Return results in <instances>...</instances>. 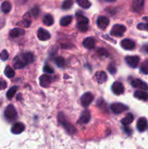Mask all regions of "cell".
<instances>
[{
  "mask_svg": "<svg viewBox=\"0 0 148 149\" xmlns=\"http://www.w3.org/2000/svg\"><path fill=\"white\" fill-rule=\"evenodd\" d=\"M58 121H59V124L62 125V126L65 128V130L68 132H69L70 134H74L76 132V129L68 121H67V119H65V116H64L63 113H59L58 114L57 116Z\"/></svg>",
  "mask_w": 148,
  "mask_h": 149,
  "instance_id": "6da1fadb",
  "label": "cell"
},
{
  "mask_svg": "<svg viewBox=\"0 0 148 149\" xmlns=\"http://www.w3.org/2000/svg\"><path fill=\"white\" fill-rule=\"evenodd\" d=\"M4 116L10 122L15 120L17 119V111L12 105H9L4 110Z\"/></svg>",
  "mask_w": 148,
  "mask_h": 149,
  "instance_id": "7a4b0ae2",
  "label": "cell"
},
{
  "mask_svg": "<svg viewBox=\"0 0 148 149\" xmlns=\"http://www.w3.org/2000/svg\"><path fill=\"white\" fill-rule=\"evenodd\" d=\"M126 31V28L124 25L115 24L112 28L110 31V34L114 36H123Z\"/></svg>",
  "mask_w": 148,
  "mask_h": 149,
  "instance_id": "3957f363",
  "label": "cell"
},
{
  "mask_svg": "<svg viewBox=\"0 0 148 149\" xmlns=\"http://www.w3.org/2000/svg\"><path fill=\"white\" fill-rule=\"evenodd\" d=\"M110 109H111L112 111L114 113H115V114L121 113L129 109H128V106H126V105L123 104V103H113V104L111 105V106H110Z\"/></svg>",
  "mask_w": 148,
  "mask_h": 149,
  "instance_id": "277c9868",
  "label": "cell"
},
{
  "mask_svg": "<svg viewBox=\"0 0 148 149\" xmlns=\"http://www.w3.org/2000/svg\"><path fill=\"white\" fill-rule=\"evenodd\" d=\"M94 100V95L91 93H86L81 97V103L84 107H88Z\"/></svg>",
  "mask_w": 148,
  "mask_h": 149,
  "instance_id": "5b68a950",
  "label": "cell"
},
{
  "mask_svg": "<svg viewBox=\"0 0 148 149\" xmlns=\"http://www.w3.org/2000/svg\"><path fill=\"white\" fill-rule=\"evenodd\" d=\"M131 84L132 87H135V88L140 89V90H148V84L146 82L143 81L142 80L139 79H135L131 81Z\"/></svg>",
  "mask_w": 148,
  "mask_h": 149,
  "instance_id": "8992f818",
  "label": "cell"
},
{
  "mask_svg": "<svg viewBox=\"0 0 148 149\" xmlns=\"http://www.w3.org/2000/svg\"><path fill=\"white\" fill-rule=\"evenodd\" d=\"M90 119H91V113H90L89 111L84 110V111L81 113V116H80L79 119H78L77 123L78 125H85L89 122Z\"/></svg>",
  "mask_w": 148,
  "mask_h": 149,
  "instance_id": "52a82bcc",
  "label": "cell"
},
{
  "mask_svg": "<svg viewBox=\"0 0 148 149\" xmlns=\"http://www.w3.org/2000/svg\"><path fill=\"white\" fill-rule=\"evenodd\" d=\"M126 63L131 68H135L138 66L139 63V58L138 56H126L125 58Z\"/></svg>",
  "mask_w": 148,
  "mask_h": 149,
  "instance_id": "ba28073f",
  "label": "cell"
},
{
  "mask_svg": "<svg viewBox=\"0 0 148 149\" xmlns=\"http://www.w3.org/2000/svg\"><path fill=\"white\" fill-rule=\"evenodd\" d=\"M52 77L47 74H43L39 77V84L42 87H49L52 83Z\"/></svg>",
  "mask_w": 148,
  "mask_h": 149,
  "instance_id": "9c48e42d",
  "label": "cell"
},
{
  "mask_svg": "<svg viewBox=\"0 0 148 149\" xmlns=\"http://www.w3.org/2000/svg\"><path fill=\"white\" fill-rule=\"evenodd\" d=\"M111 88L113 93L117 95L123 94V92H124V87H123V84L120 83V81H115L112 85Z\"/></svg>",
  "mask_w": 148,
  "mask_h": 149,
  "instance_id": "30bf717a",
  "label": "cell"
},
{
  "mask_svg": "<svg viewBox=\"0 0 148 149\" xmlns=\"http://www.w3.org/2000/svg\"><path fill=\"white\" fill-rule=\"evenodd\" d=\"M13 66H14L15 68L16 69H21V68H23L27 63L25 62L24 60L23 59V58L20 56H17L14 58L13 60Z\"/></svg>",
  "mask_w": 148,
  "mask_h": 149,
  "instance_id": "8fae6325",
  "label": "cell"
},
{
  "mask_svg": "<svg viewBox=\"0 0 148 149\" xmlns=\"http://www.w3.org/2000/svg\"><path fill=\"white\" fill-rule=\"evenodd\" d=\"M120 45H121L122 48L126 49V50H132L134 49L135 46H136L134 42L129 39H123L120 42Z\"/></svg>",
  "mask_w": 148,
  "mask_h": 149,
  "instance_id": "7c38bea8",
  "label": "cell"
},
{
  "mask_svg": "<svg viewBox=\"0 0 148 149\" xmlns=\"http://www.w3.org/2000/svg\"><path fill=\"white\" fill-rule=\"evenodd\" d=\"M37 37L41 41H47L50 39L51 35L48 31L45 30V29H42V28H40L38 30Z\"/></svg>",
  "mask_w": 148,
  "mask_h": 149,
  "instance_id": "4fadbf2b",
  "label": "cell"
},
{
  "mask_svg": "<svg viewBox=\"0 0 148 149\" xmlns=\"http://www.w3.org/2000/svg\"><path fill=\"white\" fill-rule=\"evenodd\" d=\"M24 130L25 125L24 124L21 123V122H17V123H15L13 125L11 129L12 133L15 134V135H19V134L22 133Z\"/></svg>",
  "mask_w": 148,
  "mask_h": 149,
  "instance_id": "5bb4252c",
  "label": "cell"
},
{
  "mask_svg": "<svg viewBox=\"0 0 148 149\" xmlns=\"http://www.w3.org/2000/svg\"><path fill=\"white\" fill-rule=\"evenodd\" d=\"M145 0H133L132 3V10L133 12L139 13L143 10Z\"/></svg>",
  "mask_w": 148,
  "mask_h": 149,
  "instance_id": "9a60e30c",
  "label": "cell"
},
{
  "mask_svg": "<svg viewBox=\"0 0 148 149\" xmlns=\"http://www.w3.org/2000/svg\"><path fill=\"white\" fill-rule=\"evenodd\" d=\"M109 19L104 16H100L97 18V24L100 29H104L109 25Z\"/></svg>",
  "mask_w": 148,
  "mask_h": 149,
  "instance_id": "2e32d148",
  "label": "cell"
},
{
  "mask_svg": "<svg viewBox=\"0 0 148 149\" xmlns=\"http://www.w3.org/2000/svg\"><path fill=\"white\" fill-rule=\"evenodd\" d=\"M136 128L139 132H144L147 128V121L145 118H139L136 124Z\"/></svg>",
  "mask_w": 148,
  "mask_h": 149,
  "instance_id": "e0dca14e",
  "label": "cell"
},
{
  "mask_svg": "<svg viewBox=\"0 0 148 149\" xmlns=\"http://www.w3.org/2000/svg\"><path fill=\"white\" fill-rule=\"evenodd\" d=\"M83 45L88 49H91L95 47V39L93 37H87L83 41Z\"/></svg>",
  "mask_w": 148,
  "mask_h": 149,
  "instance_id": "ac0fdd59",
  "label": "cell"
},
{
  "mask_svg": "<svg viewBox=\"0 0 148 149\" xmlns=\"http://www.w3.org/2000/svg\"><path fill=\"white\" fill-rule=\"evenodd\" d=\"M133 95H134V97L136 98L139 99V100H146L148 99V93L143 90L136 91L134 93V94H133Z\"/></svg>",
  "mask_w": 148,
  "mask_h": 149,
  "instance_id": "d6986e66",
  "label": "cell"
},
{
  "mask_svg": "<svg viewBox=\"0 0 148 149\" xmlns=\"http://www.w3.org/2000/svg\"><path fill=\"white\" fill-rule=\"evenodd\" d=\"M95 77L97 82L100 83V84H102V83L105 82L107 79V74L105 72H104V71H99V72H97L95 74Z\"/></svg>",
  "mask_w": 148,
  "mask_h": 149,
  "instance_id": "ffe728a7",
  "label": "cell"
},
{
  "mask_svg": "<svg viewBox=\"0 0 148 149\" xmlns=\"http://www.w3.org/2000/svg\"><path fill=\"white\" fill-rule=\"evenodd\" d=\"M25 34V31L23 29H20V28H15L12 30L10 31V36L12 38H17L19 36H23Z\"/></svg>",
  "mask_w": 148,
  "mask_h": 149,
  "instance_id": "44dd1931",
  "label": "cell"
},
{
  "mask_svg": "<svg viewBox=\"0 0 148 149\" xmlns=\"http://www.w3.org/2000/svg\"><path fill=\"white\" fill-rule=\"evenodd\" d=\"M30 23H31V18H30V13H27L24 15V16L23 17V20L18 24L22 25V26H24L25 28H28L30 26Z\"/></svg>",
  "mask_w": 148,
  "mask_h": 149,
  "instance_id": "7402d4cb",
  "label": "cell"
},
{
  "mask_svg": "<svg viewBox=\"0 0 148 149\" xmlns=\"http://www.w3.org/2000/svg\"><path fill=\"white\" fill-rule=\"evenodd\" d=\"M133 119H134V116H133V115L132 114V113H128L124 118L122 119L121 123L123 125H130L131 123L133 122Z\"/></svg>",
  "mask_w": 148,
  "mask_h": 149,
  "instance_id": "603a6c76",
  "label": "cell"
},
{
  "mask_svg": "<svg viewBox=\"0 0 148 149\" xmlns=\"http://www.w3.org/2000/svg\"><path fill=\"white\" fill-rule=\"evenodd\" d=\"M21 57L23 58V59L24 60L25 62L27 64L31 63L34 61V57L33 55L30 52H26V53H23L21 55Z\"/></svg>",
  "mask_w": 148,
  "mask_h": 149,
  "instance_id": "cb8c5ba5",
  "label": "cell"
},
{
  "mask_svg": "<svg viewBox=\"0 0 148 149\" xmlns=\"http://www.w3.org/2000/svg\"><path fill=\"white\" fill-rule=\"evenodd\" d=\"M12 9V5L10 1H5L1 4V11L4 14L10 13Z\"/></svg>",
  "mask_w": 148,
  "mask_h": 149,
  "instance_id": "d4e9b609",
  "label": "cell"
},
{
  "mask_svg": "<svg viewBox=\"0 0 148 149\" xmlns=\"http://www.w3.org/2000/svg\"><path fill=\"white\" fill-rule=\"evenodd\" d=\"M43 23L45 26H50L54 23V18L50 14H46L43 17Z\"/></svg>",
  "mask_w": 148,
  "mask_h": 149,
  "instance_id": "484cf974",
  "label": "cell"
},
{
  "mask_svg": "<svg viewBox=\"0 0 148 149\" xmlns=\"http://www.w3.org/2000/svg\"><path fill=\"white\" fill-rule=\"evenodd\" d=\"M73 20V17L71 15H66L62 17L59 21V24L62 26H67L71 23Z\"/></svg>",
  "mask_w": 148,
  "mask_h": 149,
  "instance_id": "4316f807",
  "label": "cell"
},
{
  "mask_svg": "<svg viewBox=\"0 0 148 149\" xmlns=\"http://www.w3.org/2000/svg\"><path fill=\"white\" fill-rule=\"evenodd\" d=\"M77 4L78 6L84 9H88L91 7V4L89 0H76Z\"/></svg>",
  "mask_w": 148,
  "mask_h": 149,
  "instance_id": "83f0119b",
  "label": "cell"
},
{
  "mask_svg": "<svg viewBox=\"0 0 148 149\" xmlns=\"http://www.w3.org/2000/svg\"><path fill=\"white\" fill-rule=\"evenodd\" d=\"M76 19L77 23H85V24H88L89 23V19L86 16L83 15L80 13H77L76 14Z\"/></svg>",
  "mask_w": 148,
  "mask_h": 149,
  "instance_id": "f1b7e54d",
  "label": "cell"
},
{
  "mask_svg": "<svg viewBox=\"0 0 148 149\" xmlns=\"http://www.w3.org/2000/svg\"><path fill=\"white\" fill-rule=\"evenodd\" d=\"M4 74H5L6 77L7 78H12V77H15V71L10 65H7L6 66L5 69H4Z\"/></svg>",
  "mask_w": 148,
  "mask_h": 149,
  "instance_id": "f546056e",
  "label": "cell"
},
{
  "mask_svg": "<svg viewBox=\"0 0 148 149\" xmlns=\"http://www.w3.org/2000/svg\"><path fill=\"white\" fill-rule=\"evenodd\" d=\"M17 89H18V87H17V86H14V87H11V88H10V90L7 91V97L9 99V100H11V99L14 97V95H15L16 92H17Z\"/></svg>",
  "mask_w": 148,
  "mask_h": 149,
  "instance_id": "4dcf8cb0",
  "label": "cell"
},
{
  "mask_svg": "<svg viewBox=\"0 0 148 149\" xmlns=\"http://www.w3.org/2000/svg\"><path fill=\"white\" fill-rule=\"evenodd\" d=\"M73 4V0H65L62 2V8L63 10H68V9L71 8Z\"/></svg>",
  "mask_w": 148,
  "mask_h": 149,
  "instance_id": "1f68e13d",
  "label": "cell"
},
{
  "mask_svg": "<svg viewBox=\"0 0 148 149\" xmlns=\"http://www.w3.org/2000/svg\"><path fill=\"white\" fill-rule=\"evenodd\" d=\"M140 71H142L143 74H148V59L145 60V61L142 63L140 67Z\"/></svg>",
  "mask_w": 148,
  "mask_h": 149,
  "instance_id": "d6a6232c",
  "label": "cell"
},
{
  "mask_svg": "<svg viewBox=\"0 0 148 149\" xmlns=\"http://www.w3.org/2000/svg\"><path fill=\"white\" fill-rule=\"evenodd\" d=\"M55 62L58 67H62L65 65V61L62 57H57L55 58Z\"/></svg>",
  "mask_w": 148,
  "mask_h": 149,
  "instance_id": "836d02e7",
  "label": "cell"
},
{
  "mask_svg": "<svg viewBox=\"0 0 148 149\" xmlns=\"http://www.w3.org/2000/svg\"><path fill=\"white\" fill-rule=\"evenodd\" d=\"M77 27L78 30L82 32L87 31L89 29L88 24H85V23H77Z\"/></svg>",
  "mask_w": 148,
  "mask_h": 149,
  "instance_id": "e575fe53",
  "label": "cell"
},
{
  "mask_svg": "<svg viewBox=\"0 0 148 149\" xmlns=\"http://www.w3.org/2000/svg\"><path fill=\"white\" fill-rule=\"evenodd\" d=\"M97 52L98 53V55L101 57H104V58H107L108 57V52H107V50L103 48H99L97 49Z\"/></svg>",
  "mask_w": 148,
  "mask_h": 149,
  "instance_id": "d590c367",
  "label": "cell"
},
{
  "mask_svg": "<svg viewBox=\"0 0 148 149\" xmlns=\"http://www.w3.org/2000/svg\"><path fill=\"white\" fill-rule=\"evenodd\" d=\"M8 58H9V54L7 50H6V49H4V50L1 51V52L0 53V59H1V61H5L8 59Z\"/></svg>",
  "mask_w": 148,
  "mask_h": 149,
  "instance_id": "8d00e7d4",
  "label": "cell"
},
{
  "mask_svg": "<svg viewBox=\"0 0 148 149\" xmlns=\"http://www.w3.org/2000/svg\"><path fill=\"white\" fill-rule=\"evenodd\" d=\"M137 29L141 31H148V22L147 23H139L137 25Z\"/></svg>",
  "mask_w": 148,
  "mask_h": 149,
  "instance_id": "74e56055",
  "label": "cell"
},
{
  "mask_svg": "<svg viewBox=\"0 0 148 149\" xmlns=\"http://www.w3.org/2000/svg\"><path fill=\"white\" fill-rule=\"evenodd\" d=\"M43 71H44V72L46 73V74H53L54 73L53 68H52V67L49 65H45L44 66Z\"/></svg>",
  "mask_w": 148,
  "mask_h": 149,
  "instance_id": "f35d334b",
  "label": "cell"
},
{
  "mask_svg": "<svg viewBox=\"0 0 148 149\" xmlns=\"http://www.w3.org/2000/svg\"><path fill=\"white\" fill-rule=\"evenodd\" d=\"M39 13H40V10H39V8L38 7H34L31 10V14L33 17H36L39 15Z\"/></svg>",
  "mask_w": 148,
  "mask_h": 149,
  "instance_id": "ab89813d",
  "label": "cell"
},
{
  "mask_svg": "<svg viewBox=\"0 0 148 149\" xmlns=\"http://www.w3.org/2000/svg\"><path fill=\"white\" fill-rule=\"evenodd\" d=\"M107 70H108L109 72L111 74H115L116 73V68L113 63H110V65H108V68H107Z\"/></svg>",
  "mask_w": 148,
  "mask_h": 149,
  "instance_id": "60d3db41",
  "label": "cell"
},
{
  "mask_svg": "<svg viewBox=\"0 0 148 149\" xmlns=\"http://www.w3.org/2000/svg\"><path fill=\"white\" fill-rule=\"evenodd\" d=\"M7 84L5 80L2 79H0V90H4L7 87Z\"/></svg>",
  "mask_w": 148,
  "mask_h": 149,
  "instance_id": "b9f144b4",
  "label": "cell"
},
{
  "mask_svg": "<svg viewBox=\"0 0 148 149\" xmlns=\"http://www.w3.org/2000/svg\"><path fill=\"white\" fill-rule=\"evenodd\" d=\"M123 130H124V132H126L128 135H130L132 132V130L131 129L130 127H129L127 125H124V127H123Z\"/></svg>",
  "mask_w": 148,
  "mask_h": 149,
  "instance_id": "7bdbcfd3",
  "label": "cell"
},
{
  "mask_svg": "<svg viewBox=\"0 0 148 149\" xmlns=\"http://www.w3.org/2000/svg\"><path fill=\"white\" fill-rule=\"evenodd\" d=\"M142 49H143L145 52L148 53V44L144 45V46L142 47Z\"/></svg>",
  "mask_w": 148,
  "mask_h": 149,
  "instance_id": "ee69618b",
  "label": "cell"
},
{
  "mask_svg": "<svg viewBox=\"0 0 148 149\" xmlns=\"http://www.w3.org/2000/svg\"><path fill=\"white\" fill-rule=\"evenodd\" d=\"M105 1H110V2H113V1H116V0H105Z\"/></svg>",
  "mask_w": 148,
  "mask_h": 149,
  "instance_id": "f6af8a7d",
  "label": "cell"
}]
</instances>
